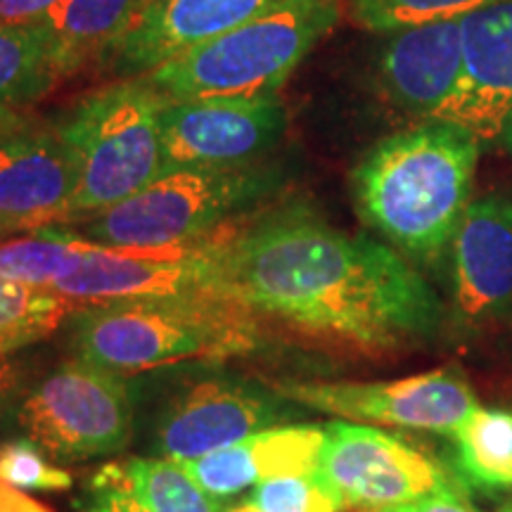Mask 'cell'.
<instances>
[{"label":"cell","instance_id":"cell-31","mask_svg":"<svg viewBox=\"0 0 512 512\" xmlns=\"http://www.w3.org/2000/svg\"><path fill=\"white\" fill-rule=\"evenodd\" d=\"M36 126L34 117H31L27 107L10 105V102H0V143L8 140L17 133L27 131V128Z\"/></svg>","mask_w":512,"mask_h":512},{"label":"cell","instance_id":"cell-10","mask_svg":"<svg viewBox=\"0 0 512 512\" xmlns=\"http://www.w3.org/2000/svg\"><path fill=\"white\" fill-rule=\"evenodd\" d=\"M292 401L238 375H202L181 384L157 415L152 453L176 463L238 444L290 418Z\"/></svg>","mask_w":512,"mask_h":512},{"label":"cell","instance_id":"cell-34","mask_svg":"<svg viewBox=\"0 0 512 512\" xmlns=\"http://www.w3.org/2000/svg\"><path fill=\"white\" fill-rule=\"evenodd\" d=\"M226 512H259V510L254 508V503H252V501H245V503L235 505V508H228Z\"/></svg>","mask_w":512,"mask_h":512},{"label":"cell","instance_id":"cell-3","mask_svg":"<svg viewBox=\"0 0 512 512\" xmlns=\"http://www.w3.org/2000/svg\"><path fill=\"white\" fill-rule=\"evenodd\" d=\"M67 325L74 358L121 375L249 356L266 339L264 323L245 304L221 297L79 306Z\"/></svg>","mask_w":512,"mask_h":512},{"label":"cell","instance_id":"cell-33","mask_svg":"<svg viewBox=\"0 0 512 512\" xmlns=\"http://www.w3.org/2000/svg\"><path fill=\"white\" fill-rule=\"evenodd\" d=\"M498 140H501L505 150H508L512 155V112L508 114V117H505L503 128H501V136H498Z\"/></svg>","mask_w":512,"mask_h":512},{"label":"cell","instance_id":"cell-9","mask_svg":"<svg viewBox=\"0 0 512 512\" xmlns=\"http://www.w3.org/2000/svg\"><path fill=\"white\" fill-rule=\"evenodd\" d=\"M320 475L344 510L380 512L432 494H458L451 475L399 434L356 425H325Z\"/></svg>","mask_w":512,"mask_h":512},{"label":"cell","instance_id":"cell-5","mask_svg":"<svg viewBox=\"0 0 512 512\" xmlns=\"http://www.w3.org/2000/svg\"><path fill=\"white\" fill-rule=\"evenodd\" d=\"M164 98L143 79H119L81 98L55 124L79 162V188L64 226H79L169 174Z\"/></svg>","mask_w":512,"mask_h":512},{"label":"cell","instance_id":"cell-7","mask_svg":"<svg viewBox=\"0 0 512 512\" xmlns=\"http://www.w3.org/2000/svg\"><path fill=\"white\" fill-rule=\"evenodd\" d=\"M138 399L131 375L72 356L19 394L12 418L22 437L50 460L83 463L114 456L131 444Z\"/></svg>","mask_w":512,"mask_h":512},{"label":"cell","instance_id":"cell-13","mask_svg":"<svg viewBox=\"0 0 512 512\" xmlns=\"http://www.w3.org/2000/svg\"><path fill=\"white\" fill-rule=\"evenodd\" d=\"M79 188V162L53 128L0 143V240L64 226Z\"/></svg>","mask_w":512,"mask_h":512},{"label":"cell","instance_id":"cell-24","mask_svg":"<svg viewBox=\"0 0 512 512\" xmlns=\"http://www.w3.org/2000/svg\"><path fill=\"white\" fill-rule=\"evenodd\" d=\"M79 309L55 290L31 287L0 275V356L17 354L53 335Z\"/></svg>","mask_w":512,"mask_h":512},{"label":"cell","instance_id":"cell-1","mask_svg":"<svg viewBox=\"0 0 512 512\" xmlns=\"http://www.w3.org/2000/svg\"><path fill=\"white\" fill-rule=\"evenodd\" d=\"M228 292L266 325L320 347L382 356L427 339L441 302L399 249L349 235L302 204L230 226Z\"/></svg>","mask_w":512,"mask_h":512},{"label":"cell","instance_id":"cell-11","mask_svg":"<svg viewBox=\"0 0 512 512\" xmlns=\"http://www.w3.org/2000/svg\"><path fill=\"white\" fill-rule=\"evenodd\" d=\"M283 399L313 411L368 425L456 434L477 408L465 380L430 370L392 382H273Z\"/></svg>","mask_w":512,"mask_h":512},{"label":"cell","instance_id":"cell-23","mask_svg":"<svg viewBox=\"0 0 512 512\" xmlns=\"http://www.w3.org/2000/svg\"><path fill=\"white\" fill-rule=\"evenodd\" d=\"M88 240L69 226H50L0 240V275L17 283L55 290Z\"/></svg>","mask_w":512,"mask_h":512},{"label":"cell","instance_id":"cell-20","mask_svg":"<svg viewBox=\"0 0 512 512\" xmlns=\"http://www.w3.org/2000/svg\"><path fill=\"white\" fill-rule=\"evenodd\" d=\"M150 3L152 0H64L62 8L48 19L62 76L79 72L91 60H102L136 27Z\"/></svg>","mask_w":512,"mask_h":512},{"label":"cell","instance_id":"cell-35","mask_svg":"<svg viewBox=\"0 0 512 512\" xmlns=\"http://www.w3.org/2000/svg\"><path fill=\"white\" fill-rule=\"evenodd\" d=\"M501 512H512V505H508V508H503Z\"/></svg>","mask_w":512,"mask_h":512},{"label":"cell","instance_id":"cell-26","mask_svg":"<svg viewBox=\"0 0 512 512\" xmlns=\"http://www.w3.org/2000/svg\"><path fill=\"white\" fill-rule=\"evenodd\" d=\"M247 501L259 512H342V501L335 496L318 470L297 472L268 479L254 486Z\"/></svg>","mask_w":512,"mask_h":512},{"label":"cell","instance_id":"cell-6","mask_svg":"<svg viewBox=\"0 0 512 512\" xmlns=\"http://www.w3.org/2000/svg\"><path fill=\"white\" fill-rule=\"evenodd\" d=\"M278 185L280 171L264 164L245 169H174L117 207L72 228L102 247L192 245L240 221L245 211L268 200Z\"/></svg>","mask_w":512,"mask_h":512},{"label":"cell","instance_id":"cell-22","mask_svg":"<svg viewBox=\"0 0 512 512\" xmlns=\"http://www.w3.org/2000/svg\"><path fill=\"white\" fill-rule=\"evenodd\" d=\"M453 437L467 484L482 491L512 489V413L477 406Z\"/></svg>","mask_w":512,"mask_h":512},{"label":"cell","instance_id":"cell-8","mask_svg":"<svg viewBox=\"0 0 512 512\" xmlns=\"http://www.w3.org/2000/svg\"><path fill=\"white\" fill-rule=\"evenodd\" d=\"M230 226L178 247L119 249L88 240L55 292L76 306L169 297L230 299L226 261Z\"/></svg>","mask_w":512,"mask_h":512},{"label":"cell","instance_id":"cell-19","mask_svg":"<svg viewBox=\"0 0 512 512\" xmlns=\"http://www.w3.org/2000/svg\"><path fill=\"white\" fill-rule=\"evenodd\" d=\"M79 512H226L181 463L169 458H121L98 467L74 501Z\"/></svg>","mask_w":512,"mask_h":512},{"label":"cell","instance_id":"cell-4","mask_svg":"<svg viewBox=\"0 0 512 512\" xmlns=\"http://www.w3.org/2000/svg\"><path fill=\"white\" fill-rule=\"evenodd\" d=\"M344 0H280L223 36L159 64L143 79L164 100L275 95L339 22Z\"/></svg>","mask_w":512,"mask_h":512},{"label":"cell","instance_id":"cell-21","mask_svg":"<svg viewBox=\"0 0 512 512\" xmlns=\"http://www.w3.org/2000/svg\"><path fill=\"white\" fill-rule=\"evenodd\" d=\"M62 79L48 22L0 27V102L29 107Z\"/></svg>","mask_w":512,"mask_h":512},{"label":"cell","instance_id":"cell-12","mask_svg":"<svg viewBox=\"0 0 512 512\" xmlns=\"http://www.w3.org/2000/svg\"><path fill=\"white\" fill-rule=\"evenodd\" d=\"M164 150L174 169H245L264 164L287 128L278 95L221 100H164Z\"/></svg>","mask_w":512,"mask_h":512},{"label":"cell","instance_id":"cell-32","mask_svg":"<svg viewBox=\"0 0 512 512\" xmlns=\"http://www.w3.org/2000/svg\"><path fill=\"white\" fill-rule=\"evenodd\" d=\"M0 512H50L41 503L31 501L22 491L12 489L5 482H0Z\"/></svg>","mask_w":512,"mask_h":512},{"label":"cell","instance_id":"cell-18","mask_svg":"<svg viewBox=\"0 0 512 512\" xmlns=\"http://www.w3.org/2000/svg\"><path fill=\"white\" fill-rule=\"evenodd\" d=\"M323 444L325 427L278 425L181 465L202 491L226 501L268 479L318 470Z\"/></svg>","mask_w":512,"mask_h":512},{"label":"cell","instance_id":"cell-2","mask_svg":"<svg viewBox=\"0 0 512 512\" xmlns=\"http://www.w3.org/2000/svg\"><path fill=\"white\" fill-rule=\"evenodd\" d=\"M479 152L482 140L446 119L377 140L351 174L358 214L406 259L430 264L470 207Z\"/></svg>","mask_w":512,"mask_h":512},{"label":"cell","instance_id":"cell-16","mask_svg":"<svg viewBox=\"0 0 512 512\" xmlns=\"http://www.w3.org/2000/svg\"><path fill=\"white\" fill-rule=\"evenodd\" d=\"M512 112V0L463 17V74L437 119L456 121L486 143Z\"/></svg>","mask_w":512,"mask_h":512},{"label":"cell","instance_id":"cell-14","mask_svg":"<svg viewBox=\"0 0 512 512\" xmlns=\"http://www.w3.org/2000/svg\"><path fill=\"white\" fill-rule=\"evenodd\" d=\"M446 249L460 318L489 323L512 309V197L472 200Z\"/></svg>","mask_w":512,"mask_h":512},{"label":"cell","instance_id":"cell-29","mask_svg":"<svg viewBox=\"0 0 512 512\" xmlns=\"http://www.w3.org/2000/svg\"><path fill=\"white\" fill-rule=\"evenodd\" d=\"M24 387V366L15 354L0 356V422L12 411V401L19 399Z\"/></svg>","mask_w":512,"mask_h":512},{"label":"cell","instance_id":"cell-15","mask_svg":"<svg viewBox=\"0 0 512 512\" xmlns=\"http://www.w3.org/2000/svg\"><path fill=\"white\" fill-rule=\"evenodd\" d=\"M278 3L280 0H152L136 27L100 64L119 79H138Z\"/></svg>","mask_w":512,"mask_h":512},{"label":"cell","instance_id":"cell-27","mask_svg":"<svg viewBox=\"0 0 512 512\" xmlns=\"http://www.w3.org/2000/svg\"><path fill=\"white\" fill-rule=\"evenodd\" d=\"M0 482L17 491H67L74 477L27 437L0 444Z\"/></svg>","mask_w":512,"mask_h":512},{"label":"cell","instance_id":"cell-25","mask_svg":"<svg viewBox=\"0 0 512 512\" xmlns=\"http://www.w3.org/2000/svg\"><path fill=\"white\" fill-rule=\"evenodd\" d=\"M501 0H344L349 17L368 31H401L437 19L465 17Z\"/></svg>","mask_w":512,"mask_h":512},{"label":"cell","instance_id":"cell-28","mask_svg":"<svg viewBox=\"0 0 512 512\" xmlns=\"http://www.w3.org/2000/svg\"><path fill=\"white\" fill-rule=\"evenodd\" d=\"M62 5L64 0H0V27L48 22Z\"/></svg>","mask_w":512,"mask_h":512},{"label":"cell","instance_id":"cell-30","mask_svg":"<svg viewBox=\"0 0 512 512\" xmlns=\"http://www.w3.org/2000/svg\"><path fill=\"white\" fill-rule=\"evenodd\" d=\"M380 512H472L467 508L460 494H432L425 498H418L413 503L394 505V508L380 510Z\"/></svg>","mask_w":512,"mask_h":512},{"label":"cell","instance_id":"cell-17","mask_svg":"<svg viewBox=\"0 0 512 512\" xmlns=\"http://www.w3.org/2000/svg\"><path fill=\"white\" fill-rule=\"evenodd\" d=\"M463 74V17L394 31L380 53L382 93L396 110L427 121L456 91Z\"/></svg>","mask_w":512,"mask_h":512}]
</instances>
